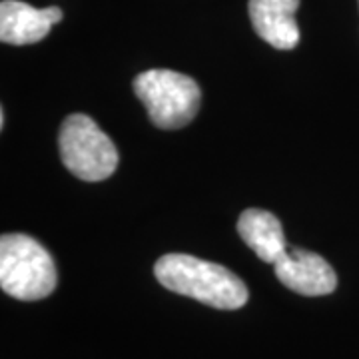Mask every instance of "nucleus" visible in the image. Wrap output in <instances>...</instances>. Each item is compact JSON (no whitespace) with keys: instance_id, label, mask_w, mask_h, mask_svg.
<instances>
[{"instance_id":"obj_5","label":"nucleus","mask_w":359,"mask_h":359,"mask_svg":"<svg viewBox=\"0 0 359 359\" xmlns=\"http://www.w3.org/2000/svg\"><path fill=\"white\" fill-rule=\"evenodd\" d=\"M278 280L292 292L302 295H327L337 287V276L334 268L320 254L287 248L280 259L273 264Z\"/></svg>"},{"instance_id":"obj_7","label":"nucleus","mask_w":359,"mask_h":359,"mask_svg":"<svg viewBox=\"0 0 359 359\" xmlns=\"http://www.w3.org/2000/svg\"><path fill=\"white\" fill-rule=\"evenodd\" d=\"M299 0H250L248 11L257 36L278 50H292L299 44L295 22Z\"/></svg>"},{"instance_id":"obj_3","label":"nucleus","mask_w":359,"mask_h":359,"mask_svg":"<svg viewBox=\"0 0 359 359\" xmlns=\"http://www.w3.org/2000/svg\"><path fill=\"white\" fill-rule=\"evenodd\" d=\"M134 92L146 106L150 122L162 130H178L190 124L202 98L194 78L164 68L138 74L134 78Z\"/></svg>"},{"instance_id":"obj_4","label":"nucleus","mask_w":359,"mask_h":359,"mask_svg":"<svg viewBox=\"0 0 359 359\" xmlns=\"http://www.w3.org/2000/svg\"><path fill=\"white\" fill-rule=\"evenodd\" d=\"M58 146L65 166L84 182L110 178L118 168L114 142L86 114H70L66 118Z\"/></svg>"},{"instance_id":"obj_2","label":"nucleus","mask_w":359,"mask_h":359,"mask_svg":"<svg viewBox=\"0 0 359 359\" xmlns=\"http://www.w3.org/2000/svg\"><path fill=\"white\" fill-rule=\"evenodd\" d=\"M58 276L50 252L26 233L0 238V287L22 302L44 299L56 290Z\"/></svg>"},{"instance_id":"obj_1","label":"nucleus","mask_w":359,"mask_h":359,"mask_svg":"<svg viewBox=\"0 0 359 359\" xmlns=\"http://www.w3.org/2000/svg\"><path fill=\"white\" fill-rule=\"evenodd\" d=\"M156 280L170 292L194 297L216 309H240L248 304L245 283L228 268L188 254H168L154 266Z\"/></svg>"},{"instance_id":"obj_6","label":"nucleus","mask_w":359,"mask_h":359,"mask_svg":"<svg viewBox=\"0 0 359 359\" xmlns=\"http://www.w3.org/2000/svg\"><path fill=\"white\" fill-rule=\"evenodd\" d=\"M62 20L58 6L34 8L20 0L0 2V40L13 46H26L44 39Z\"/></svg>"},{"instance_id":"obj_8","label":"nucleus","mask_w":359,"mask_h":359,"mask_svg":"<svg viewBox=\"0 0 359 359\" xmlns=\"http://www.w3.org/2000/svg\"><path fill=\"white\" fill-rule=\"evenodd\" d=\"M238 233L248 248H252V252L266 264H276L287 250L282 222L266 210L252 208L242 212L238 219Z\"/></svg>"}]
</instances>
